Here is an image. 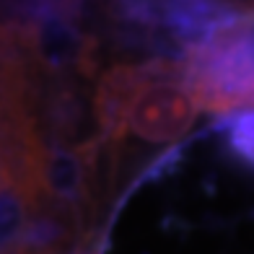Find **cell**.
Listing matches in <instances>:
<instances>
[{"mask_svg": "<svg viewBox=\"0 0 254 254\" xmlns=\"http://www.w3.org/2000/svg\"><path fill=\"white\" fill-rule=\"evenodd\" d=\"M184 78L200 109L239 114L254 109V10H231L187 50Z\"/></svg>", "mask_w": 254, "mask_h": 254, "instance_id": "6da1fadb", "label": "cell"}, {"mask_svg": "<svg viewBox=\"0 0 254 254\" xmlns=\"http://www.w3.org/2000/svg\"><path fill=\"white\" fill-rule=\"evenodd\" d=\"M200 104L184 78V65L164 60L158 73L137 91L125 122V135L151 145L177 143L197 122Z\"/></svg>", "mask_w": 254, "mask_h": 254, "instance_id": "7a4b0ae2", "label": "cell"}, {"mask_svg": "<svg viewBox=\"0 0 254 254\" xmlns=\"http://www.w3.org/2000/svg\"><path fill=\"white\" fill-rule=\"evenodd\" d=\"M37 67L24 42V29L0 24V130L37 117Z\"/></svg>", "mask_w": 254, "mask_h": 254, "instance_id": "3957f363", "label": "cell"}, {"mask_svg": "<svg viewBox=\"0 0 254 254\" xmlns=\"http://www.w3.org/2000/svg\"><path fill=\"white\" fill-rule=\"evenodd\" d=\"M164 60H151V63H120L104 70L99 75V83L94 91V122H96V135L109 143H117L125 137V122L130 104L135 101L148 80H151Z\"/></svg>", "mask_w": 254, "mask_h": 254, "instance_id": "277c9868", "label": "cell"}, {"mask_svg": "<svg viewBox=\"0 0 254 254\" xmlns=\"http://www.w3.org/2000/svg\"><path fill=\"white\" fill-rule=\"evenodd\" d=\"M37 210H42V205L21 184L10 179L0 184V254L21 239L26 226L37 218Z\"/></svg>", "mask_w": 254, "mask_h": 254, "instance_id": "5b68a950", "label": "cell"}, {"mask_svg": "<svg viewBox=\"0 0 254 254\" xmlns=\"http://www.w3.org/2000/svg\"><path fill=\"white\" fill-rule=\"evenodd\" d=\"M226 148L236 161L254 171V109L226 117Z\"/></svg>", "mask_w": 254, "mask_h": 254, "instance_id": "8992f818", "label": "cell"}, {"mask_svg": "<svg viewBox=\"0 0 254 254\" xmlns=\"http://www.w3.org/2000/svg\"><path fill=\"white\" fill-rule=\"evenodd\" d=\"M5 182V164H3V151H0V184Z\"/></svg>", "mask_w": 254, "mask_h": 254, "instance_id": "52a82bcc", "label": "cell"}]
</instances>
